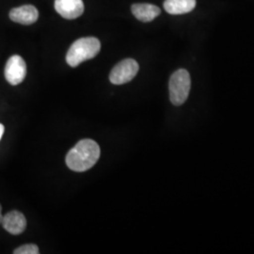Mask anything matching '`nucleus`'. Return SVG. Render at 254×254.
<instances>
[{
	"instance_id": "nucleus-12",
	"label": "nucleus",
	"mask_w": 254,
	"mask_h": 254,
	"mask_svg": "<svg viewBox=\"0 0 254 254\" xmlns=\"http://www.w3.org/2000/svg\"><path fill=\"white\" fill-rule=\"evenodd\" d=\"M4 130H5V128H4V126L0 124V139H1V137H2V136H3V134H4Z\"/></svg>"
},
{
	"instance_id": "nucleus-7",
	"label": "nucleus",
	"mask_w": 254,
	"mask_h": 254,
	"mask_svg": "<svg viewBox=\"0 0 254 254\" xmlns=\"http://www.w3.org/2000/svg\"><path fill=\"white\" fill-rule=\"evenodd\" d=\"M1 224L8 233L17 236L26 230L27 219L21 212L11 211L3 217Z\"/></svg>"
},
{
	"instance_id": "nucleus-8",
	"label": "nucleus",
	"mask_w": 254,
	"mask_h": 254,
	"mask_svg": "<svg viewBox=\"0 0 254 254\" xmlns=\"http://www.w3.org/2000/svg\"><path fill=\"white\" fill-rule=\"evenodd\" d=\"M38 17L39 11L32 5L21 6L9 11L10 20L22 25H31L36 22Z\"/></svg>"
},
{
	"instance_id": "nucleus-1",
	"label": "nucleus",
	"mask_w": 254,
	"mask_h": 254,
	"mask_svg": "<svg viewBox=\"0 0 254 254\" xmlns=\"http://www.w3.org/2000/svg\"><path fill=\"white\" fill-rule=\"evenodd\" d=\"M100 154V147L96 141L82 139L66 155V164L73 172H86L97 163Z\"/></svg>"
},
{
	"instance_id": "nucleus-6",
	"label": "nucleus",
	"mask_w": 254,
	"mask_h": 254,
	"mask_svg": "<svg viewBox=\"0 0 254 254\" xmlns=\"http://www.w3.org/2000/svg\"><path fill=\"white\" fill-rule=\"evenodd\" d=\"M55 9L64 18H77L84 12V3L82 0H55Z\"/></svg>"
},
{
	"instance_id": "nucleus-3",
	"label": "nucleus",
	"mask_w": 254,
	"mask_h": 254,
	"mask_svg": "<svg viewBox=\"0 0 254 254\" xmlns=\"http://www.w3.org/2000/svg\"><path fill=\"white\" fill-rule=\"evenodd\" d=\"M191 79L190 73L185 69H179L172 74L169 82L170 99L174 106H181L189 97Z\"/></svg>"
},
{
	"instance_id": "nucleus-4",
	"label": "nucleus",
	"mask_w": 254,
	"mask_h": 254,
	"mask_svg": "<svg viewBox=\"0 0 254 254\" xmlns=\"http://www.w3.org/2000/svg\"><path fill=\"white\" fill-rule=\"evenodd\" d=\"M139 70L135 60L127 59L119 63L109 74V80L114 85H123L131 81Z\"/></svg>"
},
{
	"instance_id": "nucleus-5",
	"label": "nucleus",
	"mask_w": 254,
	"mask_h": 254,
	"mask_svg": "<svg viewBox=\"0 0 254 254\" xmlns=\"http://www.w3.org/2000/svg\"><path fill=\"white\" fill-rule=\"evenodd\" d=\"M27 75V65L22 57H10L5 67V77L10 85L16 86L24 81Z\"/></svg>"
},
{
	"instance_id": "nucleus-2",
	"label": "nucleus",
	"mask_w": 254,
	"mask_h": 254,
	"mask_svg": "<svg viewBox=\"0 0 254 254\" xmlns=\"http://www.w3.org/2000/svg\"><path fill=\"white\" fill-rule=\"evenodd\" d=\"M100 41L94 37L76 40L69 48L66 62L71 67H76L85 61L93 59L100 52Z\"/></svg>"
},
{
	"instance_id": "nucleus-13",
	"label": "nucleus",
	"mask_w": 254,
	"mask_h": 254,
	"mask_svg": "<svg viewBox=\"0 0 254 254\" xmlns=\"http://www.w3.org/2000/svg\"><path fill=\"white\" fill-rule=\"evenodd\" d=\"M2 219H3V217H2V207H1V204H0V224L2 223Z\"/></svg>"
},
{
	"instance_id": "nucleus-11",
	"label": "nucleus",
	"mask_w": 254,
	"mask_h": 254,
	"mask_svg": "<svg viewBox=\"0 0 254 254\" xmlns=\"http://www.w3.org/2000/svg\"><path fill=\"white\" fill-rule=\"evenodd\" d=\"M39 253V248L35 244L21 246L13 252L14 254H38Z\"/></svg>"
},
{
	"instance_id": "nucleus-10",
	"label": "nucleus",
	"mask_w": 254,
	"mask_h": 254,
	"mask_svg": "<svg viewBox=\"0 0 254 254\" xmlns=\"http://www.w3.org/2000/svg\"><path fill=\"white\" fill-rule=\"evenodd\" d=\"M196 6V0H165L164 9L173 15L190 12Z\"/></svg>"
},
{
	"instance_id": "nucleus-9",
	"label": "nucleus",
	"mask_w": 254,
	"mask_h": 254,
	"mask_svg": "<svg viewBox=\"0 0 254 254\" xmlns=\"http://www.w3.org/2000/svg\"><path fill=\"white\" fill-rule=\"evenodd\" d=\"M131 11L137 20L144 23L153 21L161 12V10L157 6L148 3L134 4L131 7Z\"/></svg>"
}]
</instances>
